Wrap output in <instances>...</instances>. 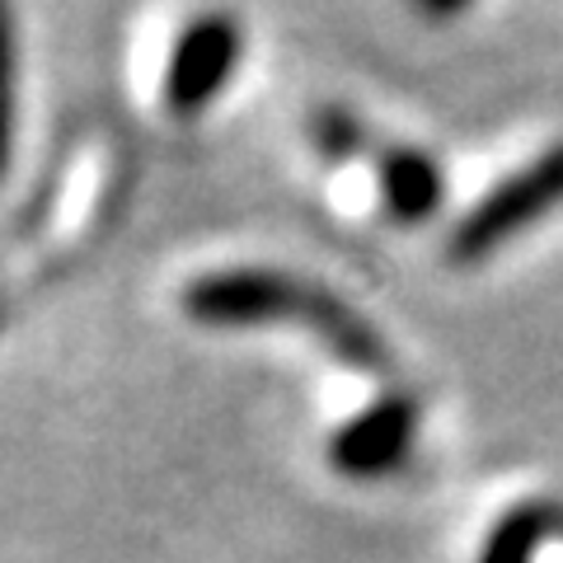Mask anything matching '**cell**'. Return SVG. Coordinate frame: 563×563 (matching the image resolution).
I'll list each match as a JSON object with an SVG mask.
<instances>
[{"mask_svg": "<svg viewBox=\"0 0 563 563\" xmlns=\"http://www.w3.org/2000/svg\"><path fill=\"white\" fill-rule=\"evenodd\" d=\"M179 306L188 320L207 329H254V324H306L333 357L352 372H380L390 362L385 333L366 320L357 306H347L339 291L320 287L310 277H296L287 268H211L198 273L179 291Z\"/></svg>", "mask_w": 563, "mask_h": 563, "instance_id": "cell-1", "label": "cell"}, {"mask_svg": "<svg viewBox=\"0 0 563 563\" xmlns=\"http://www.w3.org/2000/svg\"><path fill=\"white\" fill-rule=\"evenodd\" d=\"M559 207H563V141L531 155L521 169L493 184L474 207H465V217L446 235V258L465 263V268L484 263L512 240H521L544 217H554Z\"/></svg>", "mask_w": 563, "mask_h": 563, "instance_id": "cell-2", "label": "cell"}, {"mask_svg": "<svg viewBox=\"0 0 563 563\" xmlns=\"http://www.w3.org/2000/svg\"><path fill=\"white\" fill-rule=\"evenodd\" d=\"M418 422H422V413H418L413 395L385 390L329 432L324 461L333 474H343L352 484L385 479V474H395L409 461V451L418 442Z\"/></svg>", "mask_w": 563, "mask_h": 563, "instance_id": "cell-3", "label": "cell"}, {"mask_svg": "<svg viewBox=\"0 0 563 563\" xmlns=\"http://www.w3.org/2000/svg\"><path fill=\"white\" fill-rule=\"evenodd\" d=\"M240 52H244V29L235 14L207 10L198 20H188L169 47V62H165L161 95L169 103V113L198 118L207 103L231 85Z\"/></svg>", "mask_w": 563, "mask_h": 563, "instance_id": "cell-4", "label": "cell"}, {"mask_svg": "<svg viewBox=\"0 0 563 563\" xmlns=\"http://www.w3.org/2000/svg\"><path fill=\"white\" fill-rule=\"evenodd\" d=\"M376 174L385 217H395L399 225L432 221L446 202V169L422 146H385L376 155Z\"/></svg>", "mask_w": 563, "mask_h": 563, "instance_id": "cell-5", "label": "cell"}, {"mask_svg": "<svg viewBox=\"0 0 563 563\" xmlns=\"http://www.w3.org/2000/svg\"><path fill=\"white\" fill-rule=\"evenodd\" d=\"M563 531V512L550 503H517L488 526L474 563H536L540 550Z\"/></svg>", "mask_w": 563, "mask_h": 563, "instance_id": "cell-6", "label": "cell"}, {"mask_svg": "<svg viewBox=\"0 0 563 563\" xmlns=\"http://www.w3.org/2000/svg\"><path fill=\"white\" fill-rule=\"evenodd\" d=\"M310 141L329 165H347L366 151V128H362L357 113L343 109V103H320V109L310 113Z\"/></svg>", "mask_w": 563, "mask_h": 563, "instance_id": "cell-7", "label": "cell"}, {"mask_svg": "<svg viewBox=\"0 0 563 563\" xmlns=\"http://www.w3.org/2000/svg\"><path fill=\"white\" fill-rule=\"evenodd\" d=\"M14 109H20V43H14V10L0 5V179L10 174Z\"/></svg>", "mask_w": 563, "mask_h": 563, "instance_id": "cell-8", "label": "cell"}]
</instances>
